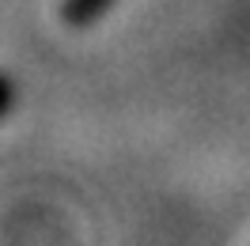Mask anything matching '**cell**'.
I'll return each instance as SVG.
<instances>
[{
    "label": "cell",
    "mask_w": 250,
    "mask_h": 246,
    "mask_svg": "<svg viewBox=\"0 0 250 246\" xmlns=\"http://www.w3.org/2000/svg\"><path fill=\"white\" fill-rule=\"evenodd\" d=\"M76 4H80V8H83V16H91V12H95V8H99V4H103V0H76Z\"/></svg>",
    "instance_id": "6da1fadb"
}]
</instances>
